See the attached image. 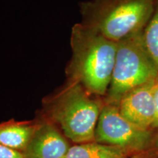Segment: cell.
I'll list each match as a JSON object with an SVG mask.
<instances>
[{
	"mask_svg": "<svg viewBox=\"0 0 158 158\" xmlns=\"http://www.w3.org/2000/svg\"><path fill=\"white\" fill-rule=\"evenodd\" d=\"M142 33L143 30L117 43L115 64L105 103L118 106L128 92L158 76V68L146 48Z\"/></svg>",
	"mask_w": 158,
	"mask_h": 158,
	"instance_id": "obj_4",
	"label": "cell"
},
{
	"mask_svg": "<svg viewBox=\"0 0 158 158\" xmlns=\"http://www.w3.org/2000/svg\"><path fill=\"white\" fill-rule=\"evenodd\" d=\"M142 34L146 48L158 68V0L155 11Z\"/></svg>",
	"mask_w": 158,
	"mask_h": 158,
	"instance_id": "obj_10",
	"label": "cell"
},
{
	"mask_svg": "<svg viewBox=\"0 0 158 158\" xmlns=\"http://www.w3.org/2000/svg\"><path fill=\"white\" fill-rule=\"evenodd\" d=\"M97 95L74 81L68 82L45 100L46 119L57 124L74 143L95 141V130L104 105Z\"/></svg>",
	"mask_w": 158,
	"mask_h": 158,
	"instance_id": "obj_2",
	"label": "cell"
},
{
	"mask_svg": "<svg viewBox=\"0 0 158 158\" xmlns=\"http://www.w3.org/2000/svg\"><path fill=\"white\" fill-rule=\"evenodd\" d=\"M152 130H147L128 121L117 106L105 103L95 130V141L118 147L128 154L144 152L153 143Z\"/></svg>",
	"mask_w": 158,
	"mask_h": 158,
	"instance_id": "obj_5",
	"label": "cell"
},
{
	"mask_svg": "<svg viewBox=\"0 0 158 158\" xmlns=\"http://www.w3.org/2000/svg\"><path fill=\"white\" fill-rule=\"evenodd\" d=\"M72 58L66 68L68 80L78 82L92 94L106 96L115 64L117 43L76 23L70 37Z\"/></svg>",
	"mask_w": 158,
	"mask_h": 158,
	"instance_id": "obj_1",
	"label": "cell"
},
{
	"mask_svg": "<svg viewBox=\"0 0 158 158\" xmlns=\"http://www.w3.org/2000/svg\"><path fill=\"white\" fill-rule=\"evenodd\" d=\"M128 155L118 147L92 141L71 147L65 158H127Z\"/></svg>",
	"mask_w": 158,
	"mask_h": 158,
	"instance_id": "obj_9",
	"label": "cell"
},
{
	"mask_svg": "<svg viewBox=\"0 0 158 158\" xmlns=\"http://www.w3.org/2000/svg\"><path fill=\"white\" fill-rule=\"evenodd\" d=\"M153 146L155 147V148L158 151V133L157 134V135L155 137H154L153 139Z\"/></svg>",
	"mask_w": 158,
	"mask_h": 158,
	"instance_id": "obj_14",
	"label": "cell"
},
{
	"mask_svg": "<svg viewBox=\"0 0 158 158\" xmlns=\"http://www.w3.org/2000/svg\"><path fill=\"white\" fill-rule=\"evenodd\" d=\"M39 122L10 121L0 124V144L23 152L38 126Z\"/></svg>",
	"mask_w": 158,
	"mask_h": 158,
	"instance_id": "obj_8",
	"label": "cell"
},
{
	"mask_svg": "<svg viewBox=\"0 0 158 158\" xmlns=\"http://www.w3.org/2000/svg\"><path fill=\"white\" fill-rule=\"evenodd\" d=\"M157 0H89L81 2V23L118 43L143 30Z\"/></svg>",
	"mask_w": 158,
	"mask_h": 158,
	"instance_id": "obj_3",
	"label": "cell"
},
{
	"mask_svg": "<svg viewBox=\"0 0 158 158\" xmlns=\"http://www.w3.org/2000/svg\"><path fill=\"white\" fill-rule=\"evenodd\" d=\"M154 82L155 79L130 90L117 106L120 113L128 121L147 130H152L155 117Z\"/></svg>",
	"mask_w": 158,
	"mask_h": 158,
	"instance_id": "obj_6",
	"label": "cell"
},
{
	"mask_svg": "<svg viewBox=\"0 0 158 158\" xmlns=\"http://www.w3.org/2000/svg\"><path fill=\"white\" fill-rule=\"evenodd\" d=\"M71 147L54 123L39 122L30 141L23 152L25 158H65Z\"/></svg>",
	"mask_w": 158,
	"mask_h": 158,
	"instance_id": "obj_7",
	"label": "cell"
},
{
	"mask_svg": "<svg viewBox=\"0 0 158 158\" xmlns=\"http://www.w3.org/2000/svg\"><path fill=\"white\" fill-rule=\"evenodd\" d=\"M0 158H25L21 152L13 150L0 144Z\"/></svg>",
	"mask_w": 158,
	"mask_h": 158,
	"instance_id": "obj_11",
	"label": "cell"
},
{
	"mask_svg": "<svg viewBox=\"0 0 158 158\" xmlns=\"http://www.w3.org/2000/svg\"><path fill=\"white\" fill-rule=\"evenodd\" d=\"M153 94L155 107V117L153 123L152 130L158 129V76L155 79V82H154Z\"/></svg>",
	"mask_w": 158,
	"mask_h": 158,
	"instance_id": "obj_12",
	"label": "cell"
},
{
	"mask_svg": "<svg viewBox=\"0 0 158 158\" xmlns=\"http://www.w3.org/2000/svg\"><path fill=\"white\" fill-rule=\"evenodd\" d=\"M127 158H154L152 156H149L148 155H146L144 152H140V153H136L133 154V155L130 156Z\"/></svg>",
	"mask_w": 158,
	"mask_h": 158,
	"instance_id": "obj_13",
	"label": "cell"
}]
</instances>
